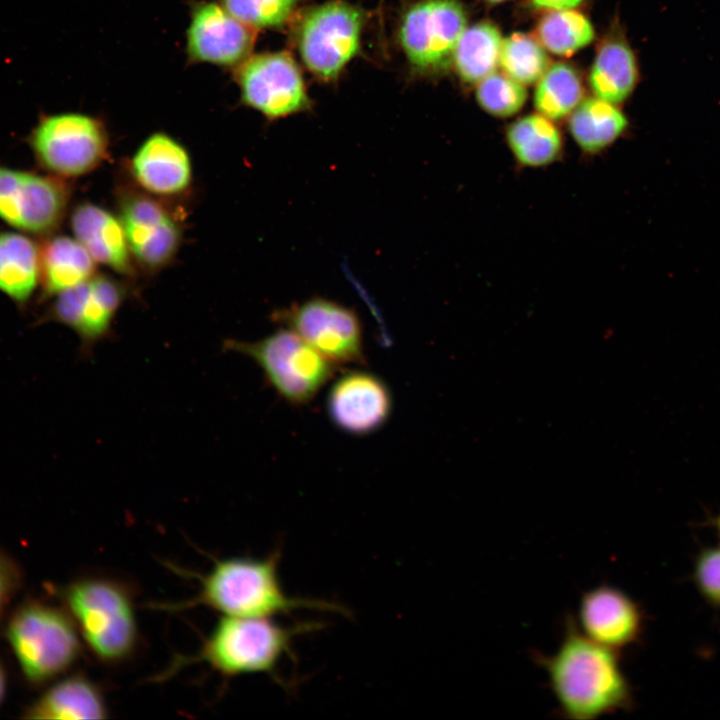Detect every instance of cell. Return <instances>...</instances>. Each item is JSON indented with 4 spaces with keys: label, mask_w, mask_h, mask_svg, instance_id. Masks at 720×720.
Wrapping results in <instances>:
<instances>
[{
    "label": "cell",
    "mask_w": 720,
    "mask_h": 720,
    "mask_svg": "<svg viewBox=\"0 0 720 720\" xmlns=\"http://www.w3.org/2000/svg\"><path fill=\"white\" fill-rule=\"evenodd\" d=\"M548 676L561 715L572 720H591L628 710L632 689L622 670L619 651L584 635L569 616L557 650L535 654Z\"/></svg>",
    "instance_id": "obj_1"
},
{
    "label": "cell",
    "mask_w": 720,
    "mask_h": 720,
    "mask_svg": "<svg viewBox=\"0 0 720 720\" xmlns=\"http://www.w3.org/2000/svg\"><path fill=\"white\" fill-rule=\"evenodd\" d=\"M137 595L132 581L105 571L80 576L62 590L81 641L105 667L130 664L143 650Z\"/></svg>",
    "instance_id": "obj_2"
},
{
    "label": "cell",
    "mask_w": 720,
    "mask_h": 720,
    "mask_svg": "<svg viewBox=\"0 0 720 720\" xmlns=\"http://www.w3.org/2000/svg\"><path fill=\"white\" fill-rule=\"evenodd\" d=\"M280 552L267 557L233 556L217 559L200 577V589L190 600L170 609L206 607L231 617H274L299 609L346 614L337 603L287 595L279 580Z\"/></svg>",
    "instance_id": "obj_3"
},
{
    "label": "cell",
    "mask_w": 720,
    "mask_h": 720,
    "mask_svg": "<svg viewBox=\"0 0 720 720\" xmlns=\"http://www.w3.org/2000/svg\"><path fill=\"white\" fill-rule=\"evenodd\" d=\"M315 626L313 623L283 626L268 617L222 616L198 652L177 657L168 671L203 663L223 677L273 674L283 656L291 652L295 637Z\"/></svg>",
    "instance_id": "obj_4"
},
{
    "label": "cell",
    "mask_w": 720,
    "mask_h": 720,
    "mask_svg": "<svg viewBox=\"0 0 720 720\" xmlns=\"http://www.w3.org/2000/svg\"><path fill=\"white\" fill-rule=\"evenodd\" d=\"M6 636L23 674L33 683L59 677L80 657L82 641L72 618L51 605L30 602L19 607Z\"/></svg>",
    "instance_id": "obj_5"
},
{
    "label": "cell",
    "mask_w": 720,
    "mask_h": 720,
    "mask_svg": "<svg viewBox=\"0 0 720 720\" xmlns=\"http://www.w3.org/2000/svg\"><path fill=\"white\" fill-rule=\"evenodd\" d=\"M224 347L254 360L271 387L293 405L309 403L337 368L288 328L253 342L230 339Z\"/></svg>",
    "instance_id": "obj_6"
},
{
    "label": "cell",
    "mask_w": 720,
    "mask_h": 720,
    "mask_svg": "<svg viewBox=\"0 0 720 720\" xmlns=\"http://www.w3.org/2000/svg\"><path fill=\"white\" fill-rule=\"evenodd\" d=\"M28 144L39 166L66 179L96 169L107 156L109 141L101 121L69 112L41 115Z\"/></svg>",
    "instance_id": "obj_7"
},
{
    "label": "cell",
    "mask_w": 720,
    "mask_h": 720,
    "mask_svg": "<svg viewBox=\"0 0 720 720\" xmlns=\"http://www.w3.org/2000/svg\"><path fill=\"white\" fill-rule=\"evenodd\" d=\"M70 197L65 178L0 166V219L20 231L54 232L67 213Z\"/></svg>",
    "instance_id": "obj_8"
},
{
    "label": "cell",
    "mask_w": 720,
    "mask_h": 720,
    "mask_svg": "<svg viewBox=\"0 0 720 720\" xmlns=\"http://www.w3.org/2000/svg\"><path fill=\"white\" fill-rule=\"evenodd\" d=\"M362 15L355 7L331 1L309 11L300 25L298 47L306 67L322 79L335 78L356 55Z\"/></svg>",
    "instance_id": "obj_9"
},
{
    "label": "cell",
    "mask_w": 720,
    "mask_h": 720,
    "mask_svg": "<svg viewBox=\"0 0 720 720\" xmlns=\"http://www.w3.org/2000/svg\"><path fill=\"white\" fill-rule=\"evenodd\" d=\"M277 320L336 365L365 363L361 322L342 304L311 298L279 312Z\"/></svg>",
    "instance_id": "obj_10"
},
{
    "label": "cell",
    "mask_w": 720,
    "mask_h": 720,
    "mask_svg": "<svg viewBox=\"0 0 720 720\" xmlns=\"http://www.w3.org/2000/svg\"><path fill=\"white\" fill-rule=\"evenodd\" d=\"M161 200L140 189H124L117 200V216L133 260L149 272L168 266L182 241L181 224Z\"/></svg>",
    "instance_id": "obj_11"
},
{
    "label": "cell",
    "mask_w": 720,
    "mask_h": 720,
    "mask_svg": "<svg viewBox=\"0 0 720 720\" xmlns=\"http://www.w3.org/2000/svg\"><path fill=\"white\" fill-rule=\"evenodd\" d=\"M127 296L123 283L96 273L56 295L45 320L72 329L80 340V355L88 358L99 342L111 336L113 321Z\"/></svg>",
    "instance_id": "obj_12"
},
{
    "label": "cell",
    "mask_w": 720,
    "mask_h": 720,
    "mask_svg": "<svg viewBox=\"0 0 720 720\" xmlns=\"http://www.w3.org/2000/svg\"><path fill=\"white\" fill-rule=\"evenodd\" d=\"M466 29V16L455 0H424L404 15L399 36L412 66L420 71H436L450 59Z\"/></svg>",
    "instance_id": "obj_13"
},
{
    "label": "cell",
    "mask_w": 720,
    "mask_h": 720,
    "mask_svg": "<svg viewBox=\"0 0 720 720\" xmlns=\"http://www.w3.org/2000/svg\"><path fill=\"white\" fill-rule=\"evenodd\" d=\"M243 101L269 119L305 111L310 106L300 70L283 52L256 55L237 72Z\"/></svg>",
    "instance_id": "obj_14"
},
{
    "label": "cell",
    "mask_w": 720,
    "mask_h": 720,
    "mask_svg": "<svg viewBox=\"0 0 720 720\" xmlns=\"http://www.w3.org/2000/svg\"><path fill=\"white\" fill-rule=\"evenodd\" d=\"M331 421L341 431L363 436L379 430L392 411V395L387 384L377 375L349 371L338 377L327 396Z\"/></svg>",
    "instance_id": "obj_15"
},
{
    "label": "cell",
    "mask_w": 720,
    "mask_h": 720,
    "mask_svg": "<svg viewBox=\"0 0 720 720\" xmlns=\"http://www.w3.org/2000/svg\"><path fill=\"white\" fill-rule=\"evenodd\" d=\"M576 624L591 640L619 651L640 638L643 615L626 593L603 584L583 593Z\"/></svg>",
    "instance_id": "obj_16"
},
{
    "label": "cell",
    "mask_w": 720,
    "mask_h": 720,
    "mask_svg": "<svg viewBox=\"0 0 720 720\" xmlns=\"http://www.w3.org/2000/svg\"><path fill=\"white\" fill-rule=\"evenodd\" d=\"M137 187L156 198L170 199L186 193L193 181V166L186 148L168 134L147 137L129 161Z\"/></svg>",
    "instance_id": "obj_17"
},
{
    "label": "cell",
    "mask_w": 720,
    "mask_h": 720,
    "mask_svg": "<svg viewBox=\"0 0 720 720\" xmlns=\"http://www.w3.org/2000/svg\"><path fill=\"white\" fill-rule=\"evenodd\" d=\"M254 35L249 26L216 4L199 6L188 30V51L197 61L233 65L252 49Z\"/></svg>",
    "instance_id": "obj_18"
},
{
    "label": "cell",
    "mask_w": 720,
    "mask_h": 720,
    "mask_svg": "<svg viewBox=\"0 0 720 720\" xmlns=\"http://www.w3.org/2000/svg\"><path fill=\"white\" fill-rule=\"evenodd\" d=\"M75 239L96 263L131 276L135 262L120 219L105 208L90 202L77 205L70 218Z\"/></svg>",
    "instance_id": "obj_19"
},
{
    "label": "cell",
    "mask_w": 720,
    "mask_h": 720,
    "mask_svg": "<svg viewBox=\"0 0 720 720\" xmlns=\"http://www.w3.org/2000/svg\"><path fill=\"white\" fill-rule=\"evenodd\" d=\"M110 714L103 687L76 673L50 686L24 711L25 719H105Z\"/></svg>",
    "instance_id": "obj_20"
},
{
    "label": "cell",
    "mask_w": 720,
    "mask_h": 720,
    "mask_svg": "<svg viewBox=\"0 0 720 720\" xmlns=\"http://www.w3.org/2000/svg\"><path fill=\"white\" fill-rule=\"evenodd\" d=\"M44 296H56L95 275L96 262L75 238L53 236L39 248Z\"/></svg>",
    "instance_id": "obj_21"
},
{
    "label": "cell",
    "mask_w": 720,
    "mask_h": 720,
    "mask_svg": "<svg viewBox=\"0 0 720 720\" xmlns=\"http://www.w3.org/2000/svg\"><path fill=\"white\" fill-rule=\"evenodd\" d=\"M505 141L513 159L525 168H544L558 161L564 140L554 121L536 113L523 116L506 129Z\"/></svg>",
    "instance_id": "obj_22"
},
{
    "label": "cell",
    "mask_w": 720,
    "mask_h": 720,
    "mask_svg": "<svg viewBox=\"0 0 720 720\" xmlns=\"http://www.w3.org/2000/svg\"><path fill=\"white\" fill-rule=\"evenodd\" d=\"M628 127L625 114L597 97L582 100L569 115L568 128L578 148L590 155L614 144Z\"/></svg>",
    "instance_id": "obj_23"
},
{
    "label": "cell",
    "mask_w": 720,
    "mask_h": 720,
    "mask_svg": "<svg viewBox=\"0 0 720 720\" xmlns=\"http://www.w3.org/2000/svg\"><path fill=\"white\" fill-rule=\"evenodd\" d=\"M39 280L36 244L23 234L0 231V291L17 305L24 306Z\"/></svg>",
    "instance_id": "obj_24"
},
{
    "label": "cell",
    "mask_w": 720,
    "mask_h": 720,
    "mask_svg": "<svg viewBox=\"0 0 720 720\" xmlns=\"http://www.w3.org/2000/svg\"><path fill=\"white\" fill-rule=\"evenodd\" d=\"M595 97L618 104L632 93L637 80L636 58L622 40H609L598 50L590 72Z\"/></svg>",
    "instance_id": "obj_25"
},
{
    "label": "cell",
    "mask_w": 720,
    "mask_h": 720,
    "mask_svg": "<svg viewBox=\"0 0 720 720\" xmlns=\"http://www.w3.org/2000/svg\"><path fill=\"white\" fill-rule=\"evenodd\" d=\"M502 41L499 29L490 22L466 27L452 55L461 79L478 83L493 73L499 64Z\"/></svg>",
    "instance_id": "obj_26"
},
{
    "label": "cell",
    "mask_w": 720,
    "mask_h": 720,
    "mask_svg": "<svg viewBox=\"0 0 720 720\" xmlns=\"http://www.w3.org/2000/svg\"><path fill=\"white\" fill-rule=\"evenodd\" d=\"M537 82L535 109L554 122L569 116L582 101L580 77L576 70L566 63L549 66Z\"/></svg>",
    "instance_id": "obj_27"
},
{
    "label": "cell",
    "mask_w": 720,
    "mask_h": 720,
    "mask_svg": "<svg viewBox=\"0 0 720 720\" xmlns=\"http://www.w3.org/2000/svg\"><path fill=\"white\" fill-rule=\"evenodd\" d=\"M537 35L542 46L553 54L571 56L593 40L594 29L576 10H552L539 21Z\"/></svg>",
    "instance_id": "obj_28"
},
{
    "label": "cell",
    "mask_w": 720,
    "mask_h": 720,
    "mask_svg": "<svg viewBox=\"0 0 720 720\" xmlns=\"http://www.w3.org/2000/svg\"><path fill=\"white\" fill-rule=\"evenodd\" d=\"M499 65L507 76L527 85L541 78L549 67V58L538 40L517 32L502 41Z\"/></svg>",
    "instance_id": "obj_29"
},
{
    "label": "cell",
    "mask_w": 720,
    "mask_h": 720,
    "mask_svg": "<svg viewBox=\"0 0 720 720\" xmlns=\"http://www.w3.org/2000/svg\"><path fill=\"white\" fill-rule=\"evenodd\" d=\"M476 99L488 114L507 118L522 109L527 99V91L523 84L506 74L493 72L478 82Z\"/></svg>",
    "instance_id": "obj_30"
},
{
    "label": "cell",
    "mask_w": 720,
    "mask_h": 720,
    "mask_svg": "<svg viewBox=\"0 0 720 720\" xmlns=\"http://www.w3.org/2000/svg\"><path fill=\"white\" fill-rule=\"evenodd\" d=\"M225 9L249 27L283 25L292 14L296 0H223Z\"/></svg>",
    "instance_id": "obj_31"
},
{
    "label": "cell",
    "mask_w": 720,
    "mask_h": 720,
    "mask_svg": "<svg viewBox=\"0 0 720 720\" xmlns=\"http://www.w3.org/2000/svg\"><path fill=\"white\" fill-rule=\"evenodd\" d=\"M694 578L704 598L720 605V546L705 549L698 555Z\"/></svg>",
    "instance_id": "obj_32"
},
{
    "label": "cell",
    "mask_w": 720,
    "mask_h": 720,
    "mask_svg": "<svg viewBox=\"0 0 720 720\" xmlns=\"http://www.w3.org/2000/svg\"><path fill=\"white\" fill-rule=\"evenodd\" d=\"M18 573L15 566L0 554V612L5 608L18 585Z\"/></svg>",
    "instance_id": "obj_33"
},
{
    "label": "cell",
    "mask_w": 720,
    "mask_h": 720,
    "mask_svg": "<svg viewBox=\"0 0 720 720\" xmlns=\"http://www.w3.org/2000/svg\"><path fill=\"white\" fill-rule=\"evenodd\" d=\"M537 8L547 10L572 9L582 3L583 0H531Z\"/></svg>",
    "instance_id": "obj_34"
},
{
    "label": "cell",
    "mask_w": 720,
    "mask_h": 720,
    "mask_svg": "<svg viewBox=\"0 0 720 720\" xmlns=\"http://www.w3.org/2000/svg\"><path fill=\"white\" fill-rule=\"evenodd\" d=\"M6 690V676L5 671L0 663V704L4 698Z\"/></svg>",
    "instance_id": "obj_35"
},
{
    "label": "cell",
    "mask_w": 720,
    "mask_h": 720,
    "mask_svg": "<svg viewBox=\"0 0 720 720\" xmlns=\"http://www.w3.org/2000/svg\"><path fill=\"white\" fill-rule=\"evenodd\" d=\"M715 528L720 536V515H718L714 520Z\"/></svg>",
    "instance_id": "obj_36"
},
{
    "label": "cell",
    "mask_w": 720,
    "mask_h": 720,
    "mask_svg": "<svg viewBox=\"0 0 720 720\" xmlns=\"http://www.w3.org/2000/svg\"><path fill=\"white\" fill-rule=\"evenodd\" d=\"M486 1H488V2H490V3H499V2H502V1H505V0H486Z\"/></svg>",
    "instance_id": "obj_37"
}]
</instances>
